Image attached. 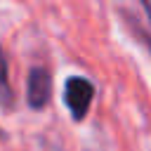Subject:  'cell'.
Masks as SVG:
<instances>
[{
  "label": "cell",
  "mask_w": 151,
  "mask_h": 151,
  "mask_svg": "<svg viewBox=\"0 0 151 151\" xmlns=\"http://www.w3.org/2000/svg\"><path fill=\"white\" fill-rule=\"evenodd\" d=\"M92 97H94V85L87 80V78H80V76H71L64 85V101L73 116V120H83L90 111V104H92Z\"/></svg>",
  "instance_id": "obj_1"
},
{
  "label": "cell",
  "mask_w": 151,
  "mask_h": 151,
  "mask_svg": "<svg viewBox=\"0 0 151 151\" xmlns=\"http://www.w3.org/2000/svg\"><path fill=\"white\" fill-rule=\"evenodd\" d=\"M50 92H52V78H50V71L42 68V66H33L28 71V80H26V99H28V106L40 111L47 106L50 101Z\"/></svg>",
  "instance_id": "obj_2"
},
{
  "label": "cell",
  "mask_w": 151,
  "mask_h": 151,
  "mask_svg": "<svg viewBox=\"0 0 151 151\" xmlns=\"http://www.w3.org/2000/svg\"><path fill=\"white\" fill-rule=\"evenodd\" d=\"M0 106L2 109L14 106V94H12V87L7 80V59L2 54V50H0Z\"/></svg>",
  "instance_id": "obj_3"
},
{
  "label": "cell",
  "mask_w": 151,
  "mask_h": 151,
  "mask_svg": "<svg viewBox=\"0 0 151 151\" xmlns=\"http://www.w3.org/2000/svg\"><path fill=\"white\" fill-rule=\"evenodd\" d=\"M134 33H137V38H139V40H142V42H144V45H146V47L151 50V38H149V35H146L144 31H139V28H134Z\"/></svg>",
  "instance_id": "obj_4"
},
{
  "label": "cell",
  "mask_w": 151,
  "mask_h": 151,
  "mask_svg": "<svg viewBox=\"0 0 151 151\" xmlns=\"http://www.w3.org/2000/svg\"><path fill=\"white\" fill-rule=\"evenodd\" d=\"M144 9H146V14H149V19H151V0L144 2Z\"/></svg>",
  "instance_id": "obj_5"
},
{
  "label": "cell",
  "mask_w": 151,
  "mask_h": 151,
  "mask_svg": "<svg viewBox=\"0 0 151 151\" xmlns=\"http://www.w3.org/2000/svg\"><path fill=\"white\" fill-rule=\"evenodd\" d=\"M0 137H2V130H0Z\"/></svg>",
  "instance_id": "obj_6"
}]
</instances>
